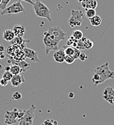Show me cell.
Masks as SVG:
<instances>
[{
    "label": "cell",
    "mask_w": 114,
    "mask_h": 125,
    "mask_svg": "<svg viewBox=\"0 0 114 125\" xmlns=\"http://www.w3.org/2000/svg\"><path fill=\"white\" fill-rule=\"evenodd\" d=\"M81 41H83L84 43V49H90L93 47L94 46V43L92 41L85 38V37H83L81 38Z\"/></svg>",
    "instance_id": "obj_18"
},
{
    "label": "cell",
    "mask_w": 114,
    "mask_h": 125,
    "mask_svg": "<svg viewBox=\"0 0 114 125\" xmlns=\"http://www.w3.org/2000/svg\"><path fill=\"white\" fill-rule=\"evenodd\" d=\"M65 54L64 49H60L55 51L53 54L54 60L57 63H63L65 62Z\"/></svg>",
    "instance_id": "obj_13"
},
{
    "label": "cell",
    "mask_w": 114,
    "mask_h": 125,
    "mask_svg": "<svg viewBox=\"0 0 114 125\" xmlns=\"http://www.w3.org/2000/svg\"><path fill=\"white\" fill-rule=\"evenodd\" d=\"M81 5L86 9H96L97 7V1L96 0H82Z\"/></svg>",
    "instance_id": "obj_14"
},
{
    "label": "cell",
    "mask_w": 114,
    "mask_h": 125,
    "mask_svg": "<svg viewBox=\"0 0 114 125\" xmlns=\"http://www.w3.org/2000/svg\"><path fill=\"white\" fill-rule=\"evenodd\" d=\"M25 111V110H18V121H19L20 119H21L23 118V116H24Z\"/></svg>",
    "instance_id": "obj_30"
},
{
    "label": "cell",
    "mask_w": 114,
    "mask_h": 125,
    "mask_svg": "<svg viewBox=\"0 0 114 125\" xmlns=\"http://www.w3.org/2000/svg\"><path fill=\"white\" fill-rule=\"evenodd\" d=\"M13 74L10 71H4V72L2 74V79H4V80L10 82L11 80V79L13 78Z\"/></svg>",
    "instance_id": "obj_22"
},
{
    "label": "cell",
    "mask_w": 114,
    "mask_h": 125,
    "mask_svg": "<svg viewBox=\"0 0 114 125\" xmlns=\"http://www.w3.org/2000/svg\"><path fill=\"white\" fill-rule=\"evenodd\" d=\"M10 1V0H1V2L0 4V10H4L7 7V4H9Z\"/></svg>",
    "instance_id": "obj_26"
},
{
    "label": "cell",
    "mask_w": 114,
    "mask_h": 125,
    "mask_svg": "<svg viewBox=\"0 0 114 125\" xmlns=\"http://www.w3.org/2000/svg\"><path fill=\"white\" fill-rule=\"evenodd\" d=\"M78 59H79L81 62H84V61H86V60L88 59V56H87V55L86 54L81 52V54H80L79 56H78Z\"/></svg>",
    "instance_id": "obj_28"
},
{
    "label": "cell",
    "mask_w": 114,
    "mask_h": 125,
    "mask_svg": "<svg viewBox=\"0 0 114 125\" xmlns=\"http://www.w3.org/2000/svg\"><path fill=\"white\" fill-rule=\"evenodd\" d=\"M20 1H25V2H27V3H29V4H32V5L34 4V1H32V0H20Z\"/></svg>",
    "instance_id": "obj_32"
},
{
    "label": "cell",
    "mask_w": 114,
    "mask_h": 125,
    "mask_svg": "<svg viewBox=\"0 0 114 125\" xmlns=\"http://www.w3.org/2000/svg\"><path fill=\"white\" fill-rule=\"evenodd\" d=\"M13 31L15 34V36L16 37H20V38H23L24 34H25V28L23 25H16L13 27Z\"/></svg>",
    "instance_id": "obj_15"
},
{
    "label": "cell",
    "mask_w": 114,
    "mask_h": 125,
    "mask_svg": "<svg viewBox=\"0 0 114 125\" xmlns=\"http://www.w3.org/2000/svg\"><path fill=\"white\" fill-rule=\"evenodd\" d=\"M43 42L45 46V54L47 55L50 54V52L51 51L55 52V51L58 50L59 43L57 42L54 38H52L47 31L44 33Z\"/></svg>",
    "instance_id": "obj_3"
},
{
    "label": "cell",
    "mask_w": 114,
    "mask_h": 125,
    "mask_svg": "<svg viewBox=\"0 0 114 125\" xmlns=\"http://www.w3.org/2000/svg\"><path fill=\"white\" fill-rule=\"evenodd\" d=\"M8 83H9V82L4 80L2 79V78L0 79V85H1V87H5V86H7V84H8Z\"/></svg>",
    "instance_id": "obj_31"
},
{
    "label": "cell",
    "mask_w": 114,
    "mask_h": 125,
    "mask_svg": "<svg viewBox=\"0 0 114 125\" xmlns=\"http://www.w3.org/2000/svg\"><path fill=\"white\" fill-rule=\"evenodd\" d=\"M20 12H25V9L21 4L20 1H18L16 2L13 3L11 5L7 7L4 10H1V15H10L13 14H18Z\"/></svg>",
    "instance_id": "obj_4"
},
{
    "label": "cell",
    "mask_w": 114,
    "mask_h": 125,
    "mask_svg": "<svg viewBox=\"0 0 114 125\" xmlns=\"http://www.w3.org/2000/svg\"><path fill=\"white\" fill-rule=\"evenodd\" d=\"M25 80L24 77L23 75H21L20 74H19L13 75V78L10 80V83H11V85L13 87L18 88L22 83H25Z\"/></svg>",
    "instance_id": "obj_12"
},
{
    "label": "cell",
    "mask_w": 114,
    "mask_h": 125,
    "mask_svg": "<svg viewBox=\"0 0 114 125\" xmlns=\"http://www.w3.org/2000/svg\"><path fill=\"white\" fill-rule=\"evenodd\" d=\"M19 125H33V122H26L23 119H20Z\"/></svg>",
    "instance_id": "obj_29"
},
{
    "label": "cell",
    "mask_w": 114,
    "mask_h": 125,
    "mask_svg": "<svg viewBox=\"0 0 114 125\" xmlns=\"http://www.w3.org/2000/svg\"><path fill=\"white\" fill-rule=\"evenodd\" d=\"M95 73L100 77V85L104 83L108 80L114 79V72L110 70L108 62H105V64L97 67L95 70Z\"/></svg>",
    "instance_id": "obj_1"
},
{
    "label": "cell",
    "mask_w": 114,
    "mask_h": 125,
    "mask_svg": "<svg viewBox=\"0 0 114 125\" xmlns=\"http://www.w3.org/2000/svg\"><path fill=\"white\" fill-rule=\"evenodd\" d=\"M23 54L25 55V58H28L31 59L34 62H39L40 60L38 59V52H35L34 50H32L31 49H28L27 47H25L23 49Z\"/></svg>",
    "instance_id": "obj_10"
},
{
    "label": "cell",
    "mask_w": 114,
    "mask_h": 125,
    "mask_svg": "<svg viewBox=\"0 0 114 125\" xmlns=\"http://www.w3.org/2000/svg\"><path fill=\"white\" fill-rule=\"evenodd\" d=\"M4 57H5V54H1V59H4Z\"/></svg>",
    "instance_id": "obj_36"
},
{
    "label": "cell",
    "mask_w": 114,
    "mask_h": 125,
    "mask_svg": "<svg viewBox=\"0 0 114 125\" xmlns=\"http://www.w3.org/2000/svg\"><path fill=\"white\" fill-rule=\"evenodd\" d=\"M47 32L50 33L51 37L52 38H54L58 43H60V41H63L66 38L65 33L58 26L49 28Z\"/></svg>",
    "instance_id": "obj_6"
},
{
    "label": "cell",
    "mask_w": 114,
    "mask_h": 125,
    "mask_svg": "<svg viewBox=\"0 0 114 125\" xmlns=\"http://www.w3.org/2000/svg\"><path fill=\"white\" fill-rule=\"evenodd\" d=\"M85 15L88 19L93 18L95 15H96L95 9H86L85 10Z\"/></svg>",
    "instance_id": "obj_21"
},
{
    "label": "cell",
    "mask_w": 114,
    "mask_h": 125,
    "mask_svg": "<svg viewBox=\"0 0 114 125\" xmlns=\"http://www.w3.org/2000/svg\"><path fill=\"white\" fill-rule=\"evenodd\" d=\"M89 22H90V24L92 26L97 27V26H99V25H101V23H102V18H100L99 15H96L93 18L89 19Z\"/></svg>",
    "instance_id": "obj_17"
},
{
    "label": "cell",
    "mask_w": 114,
    "mask_h": 125,
    "mask_svg": "<svg viewBox=\"0 0 114 125\" xmlns=\"http://www.w3.org/2000/svg\"><path fill=\"white\" fill-rule=\"evenodd\" d=\"M69 97H70L71 98H74V93H69Z\"/></svg>",
    "instance_id": "obj_35"
},
{
    "label": "cell",
    "mask_w": 114,
    "mask_h": 125,
    "mask_svg": "<svg viewBox=\"0 0 114 125\" xmlns=\"http://www.w3.org/2000/svg\"><path fill=\"white\" fill-rule=\"evenodd\" d=\"M37 109V106L34 104H31L30 108L28 110L25 111V114L24 116H23V118L21 119H23L26 122H33L34 117H35V111Z\"/></svg>",
    "instance_id": "obj_9"
},
{
    "label": "cell",
    "mask_w": 114,
    "mask_h": 125,
    "mask_svg": "<svg viewBox=\"0 0 114 125\" xmlns=\"http://www.w3.org/2000/svg\"><path fill=\"white\" fill-rule=\"evenodd\" d=\"M18 110L15 108L13 111H7L4 114V123L6 125H13L18 122Z\"/></svg>",
    "instance_id": "obj_7"
},
{
    "label": "cell",
    "mask_w": 114,
    "mask_h": 125,
    "mask_svg": "<svg viewBox=\"0 0 114 125\" xmlns=\"http://www.w3.org/2000/svg\"><path fill=\"white\" fill-rule=\"evenodd\" d=\"M10 65H6L4 67V70L5 71H10Z\"/></svg>",
    "instance_id": "obj_34"
},
{
    "label": "cell",
    "mask_w": 114,
    "mask_h": 125,
    "mask_svg": "<svg viewBox=\"0 0 114 125\" xmlns=\"http://www.w3.org/2000/svg\"><path fill=\"white\" fill-rule=\"evenodd\" d=\"M10 72L13 74H19L22 72V70L20 69V67H19V65L15 64H13L10 65Z\"/></svg>",
    "instance_id": "obj_19"
},
{
    "label": "cell",
    "mask_w": 114,
    "mask_h": 125,
    "mask_svg": "<svg viewBox=\"0 0 114 125\" xmlns=\"http://www.w3.org/2000/svg\"><path fill=\"white\" fill-rule=\"evenodd\" d=\"M41 125H58V122L56 120L52 119H46Z\"/></svg>",
    "instance_id": "obj_24"
},
{
    "label": "cell",
    "mask_w": 114,
    "mask_h": 125,
    "mask_svg": "<svg viewBox=\"0 0 114 125\" xmlns=\"http://www.w3.org/2000/svg\"><path fill=\"white\" fill-rule=\"evenodd\" d=\"M74 61H75V59L73 56L65 54V62H66L68 64H73L74 62Z\"/></svg>",
    "instance_id": "obj_23"
},
{
    "label": "cell",
    "mask_w": 114,
    "mask_h": 125,
    "mask_svg": "<svg viewBox=\"0 0 114 125\" xmlns=\"http://www.w3.org/2000/svg\"><path fill=\"white\" fill-rule=\"evenodd\" d=\"M4 52V46L3 44H0V52Z\"/></svg>",
    "instance_id": "obj_33"
},
{
    "label": "cell",
    "mask_w": 114,
    "mask_h": 125,
    "mask_svg": "<svg viewBox=\"0 0 114 125\" xmlns=\"http://www.w3.org/2000/svg\"><path fill=\"white\" fill-rule=\"evenodd\" d=\"M33 8H34V12L37 17L45 18L48 21L52 22L51 10L47 7V6H46L40 0H36L34 4H33Z\"/></svg>",
    "instance_id": "obj_2"
},
{
    "label": "cell",
    "mask_w": 114,
    "mask_h": 125,
    "mask_svg": "<svg viewBox=\"0 0 114 125\" xmlns=\"http://www.w3.org/2000/svg\"><path fill=\"white\" fill-rule=\"evenodd\" d=\"M83 35H84V34H83V32H82L81 31H80V30H76V31H74L73 32L71 36H72L74 39L78 41V40H81V39L84 37Z\"/></svg>",
    "instance_id": "obj_20"
},
{
    "label": "cell",
    "mask_w": 114,
    "mask_h": 125,
    "mask_svg": "<svg viewBox=\"0 0 114 125\" xmlns=\"http://www.w3.org/2000/svg\"><path fill=\"white\" fill-rule=\"evenodd\" d=\"M63 49H64L65 54H66V55H69V56H73L75 59H78V56H79V55L81 54V50L76 49L75 47H73V46H64Z\"/></svg>",
    "instance_id": "obj_11"
},
{
    "label": "cell",
    "mask_w": 114,
    "mask_h": 125,
    "mask_svg": "<svg viewBox=\"0 0 114 125\" xmlns=\"http://www.w3.org/2000/svg\"><path fill=\"white\" fill-rule=\"evenodd\" d=\"M84 13L81 10H71V18L68 20V24L71 28H75L81 26L83 20H84Z\"/></svg>",
    "instance_id": "obj_5"
},
{
    "label": "cell",
    "mask_w": 114,
    "mask_h": 125,
    "mask_svg": "<svg viewBox=\"0 0 114 125\" xmlns=\"http://www.w3.org/2000/svg\"><path fill=\"white\" fill-rule=\"evenodd\" d=\"M4 52H0V60H1V54H3Z\"/></svg>",
    "instance_id": "obj_37"
},
{
    "label": "cell",
    "mask_w": 114,
    "mask_h": 125,
    "mask_svg": "<svg viewBox=\"0 0 114 125\" xmlns=\"http://www.w3.org/2000/svg\"><path fill=\"white\" fill-rule=\"evenodd\" d=\"M15 36L13 31V30H5L3 33V35H2L3 39L6 41H8V42L13 41V40L15 38Z\"/></svg>",
    "instance_id": "obj_16"
},
{
    "label": "cell",
    "mask_w": 114,
    "mask_h": 125,
    "mask_svg": "<svg viewBox=\"0 0 114 125\" xmlns=\"http://www.w3.org/2000/svg\"><path fill=\"white\" fill-rule=\"evenodd\" d=\"M1 0H0V4H1Z\"/></svg>",
    "instance_id": "obj_38"
},
{
    "label": "cell",
    "mask_w": 114,
    "mask_h": 125,
    "mask_svg": "<svg viewBox=\"0 0 114 125\" xmlns=\"http://www.w3.org/2000/svg\"><path fill=\"white\" fill-rule=\"evenodd\" d=\"M76 41H77V40L74 39L72 36H70V37L68 38V39L67 42H66V45H67V46H73L74 43L76 42Z\"/></svg>",
    "instance_id": "obj_25"
},
{
    "label": "cell",
    "mask_w": 114,
    "mask_h": 125,
    "mask_svg": "<svg viewBox=\"0 0 114 125\" xmlns=\"http://www.w3.org/2000/svg\"><path fill=\"white\" fill-rule=\"evenodd\" d=\"M102 98L110 105H114V89L112 87H107L103 90Z\"/></svg>",
    "instance_id": "obj_8"
},
{
    "label": "cell",
    "mask_w": 114,
    "mask_h": 125,
    "mask_svg": "<svg viewBox=\"0 0 114 125\" xmlns=\"http://www.w3.org/2000/svg\"><path fill=\"white\" fill-rule=\"evenodd\" d=\"M12 97L13 100H20L22 98V94L19 92H15Z\"/></svg>",
    "instance_id": "obj_27"
}]
</instances>
